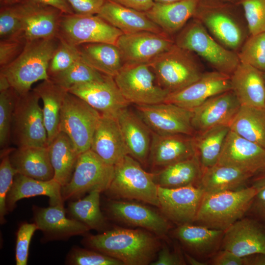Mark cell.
I'll list each match as a JSON object with an SVG mask.
<instances>
[{"label":"cell","mask_w":265,"mask_h":265,"mask_svg":"<svg viewBox=\"0 0 265 265\" xmlns=\"http://www.w3.org/2000/svg\"><path fill=\"white\" fill-rule=\"evenodd\" d=\"M155 236L146 230L115 228L100 234L88 235L83 243L124 265H147L155 261L160 248Z\"/></svg>","instance_id":"obj_1"},{"label":"cell","mask_w":265,"mask_h":265,"mask_svg":"<svg viewBox=\"0 0 265 265\" xmlns=\"http://www.w3.org/2000/svg\"><path fill=\"white\" fill-rule=\"evenodd\" d=\"M225 48L238 53L250 33L243 9L226 0H199L192 17Z\"/></svg>","instance_id":"obj_2"},{"label":"cell","mask_w":265,"mask_h":265,"mask_svg":"<svg viewBox=\"0 0 265 265\" xmlns=\"http://www.w3.org/2000/svg\"><path fill=\"white\" fill-rule=\"evenodd\" d=\"M59 42L57 37L27 41L23 51L16 59L0 68V73L6 76L18 95L30 91L35 82L50 79L49 63Z\"/></svg>","instance_id":"obj_3"},{"label":"cell","mask_w":265,"mask_h":265,"mask_svg":"<svg viewBox=\"0 0 265 265\" xmlns=\"http://www.w3.org/2000/svg\"><path fill=\"white\" fill-rule=\"evenodd\" d=\"M258 190L249 186L236 190L204 193L193 223L225 231L245 216Z\"/></svg>","instance_id":"obj_4"},{"label":"cell","mask_w":265,"mask_h":265,"mask_svg":"<svg viewBox=\"0 0 265 265\" xmlns=\"http://www.w3.org/2000/svg\"><path fill=\"white\" fill-rule=\"evenodd\" d=\"M174 40L175 45L201 56L215 71L230 76L240 63L236 52L220 44L200 22L193 18Z\"/></svg>","instance_id":"obj_5"},{"label":"cell","mask_w":265,"mask_h":265,"mask_svg":"<svg viewBox=\"0 0 265 265\" xmlns=\"http://www.w3.org/2000/svg\"><path fill=\"white\" fill-rule=\"evenodd\" d=\"M194 54L174 44L148 64L158 84L172 93L195 82L204 73Z\"/></svg>","instance_id":"obj_6"},{"label":"cell","mask_w":265,"mask_h":265,"mask_svg":"<svg viewBox=\"0 0 265 265\" xmlns=\"http://www.w3.org/2000/svg\"><path fill=\"white\" fill-rule=\"evenodd\" d=\"M158 186L153 173L146 172L138 161L127 155L114 165L113 177L106 192L114 198L136 200L159 208Z\"/></svg>","instance_id":"obj_7"},{"label":"cell","mask_w":265,"mask_h":265,"mask_svg":"<svg viewBox=\"0 0 265 265\" xmlns=\"http://www.w3.org/2000/svg\"><path fill=\"white\" fill-rule=\"evenodd\" d=\"M101 117L97 110L68 91L61 110L59 132L67 135L80 155L90 149Z\"/></svg>","instance_id":"obj_8"},{"label":"cell","mask_w":265,"mask_h":265,"mask_svg":"<svg viewBox=\"0 0 265 265\" xmlns=\"http://www.w3.org/2000/svg\"><path fill=\"white\" fill-rule=\"evenodd\" d=\"M39 100V96L33 89L18 95L11 130L18 147H48V134Z\"/></svg>","instance_id":"obj_9"},{"label":"cell","mask_w":265,"mask_h":265,"mask_svg":"<svg viewBox=\"0 0 265 265\" xmlns=\"http://www.w3.org/2000/svg\"><path fill=\"white\" fill-rule=\"evenodd\" d=\"M114 170V165L105 162L90 149L80 154L71 179L61 187L63 201L79 198L95 189L106 192Z\"/></svg>","instance_id":"obj_10"},{"label":"cell","mask_w":265,"mask_h":265,"mask_svg":"<svg viewBox=\"0 0 265 265\" xmlns=\"http://www.w3.org/2000/svg\"><path fill=\"white\" fill-rule=\"evenodd\" d=\"M114 79L122 95L130 104L163 103L169 94L158 84L148 64H125Z\"/></svg>","instance_id":"obj_11"},{"label":"cell","mask_w":265,"mask_h":265,"mask_svg":"<svg viewBox=\"0 0 265 265\" xmlns=\"http://www.w3.org/2000/svg\"><path fill=\"white\" fill-rule=\"evenodd\" d=\"M123 33L97 14H63L57 38L75 46L93 43L115 44Z\"/></svg>","instance_id":"obj_12"},{"label":"cell","mask_w":265,"mask_h":265,"mask_svg":"<svg viewBox=\"0 0 265 265\" xmlns=\"http://www.w3.org/2000/svg\"><path fill=\"white\" fill-rule=\"evenodd\" d=\"M138 114L153 132L159 135L182 134L194 136L192 110L173 104L135 105Z\"/></svg>","instance_id":"obj_13"},{"label":"cell","mask_w":265,"mask_h":265,"mask_svg":"<svg viewBox=\"0 0 265 265\" xmlns=\"http://www.w3.org/2000/svg\"><path fill=\"white\" fill-rule=\"evenodd\" d=\"M174 44V38L164 32L146 31L123 33L115 44L125 64H149Z\"/></svg>","instance_id":"obj_14"},{"label":"cell","mask_w":265,"mask_h":265,"mask_svg":"<svg viewBox=\"0 0 265 265\" xmlns=\"http://www.w3.org/2000/svg\"><path fill=\"white\" fill-rule=\"evenodd\" d=\"M204 194L194 185L174 188L158 186L159 208L167 219L178 225L193 223Z\"/></svg>","instance_id":"obj_15"},{"label":"cell","mask_w":265,"mask_h":265,"mask_svg":"<svg viewBox=\"0 0 265 265\" xmlns=\"http://www.w3.org/2000/svg\"><path fill=\"white\" fill-rule=\"evenodd\" d=\"M68 91L103 115L116 117L121 109L131 104L122 95L114 78L107 75L100 80L75 85Z\"/></svg>","instance_id":"obj_16"},{"label":"cell","mask_w":265,"mask_h":265,"mask_svg":"<svg viewBox=\"0 0 265 265\" xmlns=\"http://www.w3.org/2000/svg\"><path fill=\"white\" fill-rule=\"evenodd\" d=\"M15 5L27 41L57 37L63 14L59 9L30 0Z\"/></svg>","instance_id":"obj_17"},{"label":"cell","mask_w":265,"mask_h":265,"mask_svg":"<svg viewBox=\"0 0 265 265\" xmlns=\"http://www.w3.org/2000/svg\"><path fill=\"white\" fill-rule=\"evenodd\" d=\"M217 164L236 168L253 177L265 169V149L230 130Z\"/></svg>","instance_id":"obj_18"},{"label":"cell","mask_w":265,"mask_h":265,"mask_svg":"<svg viewBox=\"0 0 265 265\" xmlns=\"http://www.w3.org/2000/svg\"><path fill=\"white\" fill-rule=\"evenodd\" d=\"M106 210L116 220L143 228L158 237H164L171 228L170 221L161 212L136 202L111 200L107 203Z\"/></svg>","instance_id":"obj_19"},{"label":"cell","mask_w":265,"mask_h":265,"mask_svg":"<svg viewBox=\"0 0 265 265\" xmlns=\"http://www.w3.org/2000/svg\"><path fill=\"white\" fill-rule=\"evenodd\" d=\"M232 90L230 76L216 71L204 72L186 87L169 93L164 103L193 110L210 98Z\"/></svg>","instance_id":"obj_20"},{"label":"cell","mask_w":265,"mask_h":265,"mask_svg":"<svg viewBox=\"0 0 265 265\" xmlns=\"http://www.w3.org/2000/svg\"><path fill=\"white\" fill-rule=\"evenodd\" d=\"M221 248L240 257L265 254V227L244 216L224 231Z\"/></svg>","instance_id":"obj_21"},{"label":"cell","mask_w":265,"mask_h":265,"mask_svg":"<svg viewBox=\"0 0 265 265\" xmlns=\"http://www.w3.org/2000/svg\"><path fill=\"white\" fill-rule=\"evenodd\" d=\"M240 106L232 90L218 94L192 110V127L200 133L216 126H229Z\"/></svg>","instance_id":"obj_22"},{"label":"cell","mask_w":265,"mask_h":265,"mask_svg":"<svg viewBox=\"0 0 265 265\" xmlns=\"http://www.w3.org/2000/svg\"><path fill=\"white\" fill-rule=\"evenodd\" d=\"M196 154L194 136L159 135L152 132L148 160L153 166L163 168Z\"/></svg>","instance_id":"obj_23"},{"label":"cell","mask_w":265,"mask_h":265,"mask_svg":"<svg viewBox=\"0 0 265 265\" xmlns=\"http://www.w3.org/2000/svg\"><path fill=\"white\" fill-rule=\"evenodd\" d=\"M90 150L105 162L114 166L130 155L116 117L101 115Z\"/></svg>","instance_id":"obj_24"},{"label":"cell","mask_w":265,"mask_h":265,"mask_svg":"<svg viewBox=\"0 0 265 265\" xmlns=\"http://www.w3.org/2000/svg\"><path fill=\"white\" fill-rule=\"evenodd\" d=\"M33 218L38 230L52 238H65L85 234L90 229L83 223L66 215L63 205L47 208L34 206Z\"/></svg>","instance_id":"obj_25"},{"label":"cell","mask_w":265,"mask_h":265,"mask_svg":"<svg viewBox=\"0 0 265 265\" xmlns=\"http://www.w3.org/2000/svg\"><path fill=\"white\" fill-rule=\"evenodd\" d=\"M116 118L130 155L145 163L149 158L152 132L138 113L128 106L121 109Z\"/></svg>","instance_id":"obj_26"},{"label":"cell","mask_w":265,"mask_h":265,"mask_svg":"<svg viewBox=\"0 0 265 265\" xmlns=\"http://www.w3.org/2000/svg\"><path fill=\"white\" fill-rule=\"evenodd\" d=\"M224 231L193 223L179 225L174 237L195 257L206 258L214 256L221 248Z\"/></svg>","instance_id":"obj_27"},{"label":"cell","mask_w":265,"mask_h":265,"mask_svg":"<svg viewBox=\"0 0 265 265\" xmlns=\"http://www.w3.org/2000/svg\"><path fill=\"white\" fill-rule=\"evenodd\" d=\"M199 0H181L169 2H154L144 12L164 33L175 36L193 17Z\"/></svg>","instance_id":"obj_28"},{"label":"cell","mask_w":265,"mask_h":265,"mask_svg":"<svg viewBox=\"0 0 265 265\" xmlns=\"http://www.w3.org/2000/svg\"><path fill=\"white\" fill-rule=\"evenodd\" d=\"M230 79L232 90L241 106L265 108V83L263 72L239 63Z\"/></svg>","instance_id":"obj_29"},{"label":"cell","mask_w":265,"mask_h":265,"mask_svg":"<svg viewBox=\"0 0 265 265\" xmlns=\"http://www.w3.org/2000/svg\"><path fill=\"white\" fill-rule=\"evenodd\" d=\"M123 33L139 31L164 32L143 11L106 0L97 14Z\"/></svg>","instance_id":"obj_30"},{"label":"cell","mask_w":265,"mask_h":265,"mask_svg":"<svg viewBox=\"0 0 265 265\" xmlns=\"http://www.w3.org/2000/svg\"><path fill=\"white\" fill-rule=\"evenodd\" d=\"M9 158L17 173L41 181L53 179L48 147H19L11 151Z\"/></svg>","instance_id":"obj_31"},{"label":"cell","mask_w":265,"mask_h":265,"mask_svg":"<svg viewBox=\"0 0 265 265\" xmlns=\"http://www.w3.org/2000/svg\"><path fill=\"white\" fill-rule=\"evenodd\" d=\"M61 187L54 179L41 181L17 173L6 196L7 210L12 211L22 199L40 195L48 196L50 206L63 205Z\"/></svg>","instance_id":"obj_32"},{"label":"cell","mask_w":265,"mask_h":265,"mask_svg":"<svg viewBox=\"0 0 265 265\" xmlns=\"http://www.w3.org/2000/svg\"><path fill=\"white\" fill-rule=\"evenodd\" d=\"M252 178L236 168L216 164L203 170L197 186L204 193L236 190L248 186Z\"/></svg>","instance_id":"obj_33"},{"label":"cell","mask_w":265,"mask_h":265,"mask_svg":"<svg viewBox=\"0 0 265 265\" xmlns=\"http://www.w3.org/2000/svg\"><path fill=\"white\" fill-rule=\"evenodd\" d=\"M82 60L99 72L114 77L125 64L115 44L87 43L77 46Z\"/></svg>","instance_id":"obj_34"},{"label":"cell","mask_w":265,"mask_h":265,"mask_svg":"<svg viewBox=\"0 0 265 265\" xmlns=\"http://www.w3.org/2000/svg\"><path fill=\"white\" fill-rule=\"evenodd\" d=\"M33 90L43 102V115L49 145L59 132L60 112L68 91L50 79Z\"/></svg>","instance_id":"obj_35"},{"label":"cell","mask_w":265,"mask_h":265,"mask_svg":"<svg viewBox=\"0 0 265 265\" xmlns=\"http://www.w3.org/2000/svg\"><path fill=\"white\" fill-rule=\"evenodd\" d=\"M48 149L53 179L62 187L71 179L79 154L72 141L62 132H59L49 145Z\"/></svg>","instance_id":"obj_36"},{"label":"cell","mask_w":265,"mask_h":265,"mask_svg":"<svg viewBox=\"0 0 265 265\" xmlns=\"http://www.w3.org/2000/svg\"><path fill=\"white\" fill-rule=\"evenodd\" d=\"M203 169L197 154L194 157L163 167L153 173L154 180L159 186L178 188L190 185L197 186Z\"/></svg>","instance_id":"obj_37"},{"label":"cell","mask_w":265,"mask_h":265,"mask_svg":"<svg viewBox=\"0 0 265 265\" xmlns=\"http://www.w3.org/2000/svg\"><path fill=\"white\" fill-rule=\"evenodd\" d=\"M230 130L265 149V108L241 106Z\"/></svg>","instance_id":"obj_38"},{"label":"cell","mask_w":265,"mask_h":265,"mask_svg":"<svg viewBox=\"0 0 265 265\" xmlns=\"http://www.w3.org/2000/svg\"><path fill=\"white\" fill-rule=\"evenodd\" d=\"M229 131V126L220 125L194 135L197 154L203 170L217 163Z\"/></svg>","instance_id":"obj_39"},{"label":"cell","mask_w":265,"mask_h":265,"mask_svg":"<svg viewBox=\"0 0 265 265\" xmlns=\"http://www.w3.org/2000/svg\"><path fill=\"white\" fill-rule=\"evenodd\" d=\"M101 192L100 190L95 189L82 199L71 201L68 210L72 218L83 223L90 229L104 230L107 224L100 209Z\"/></svg>","instance_id":"obj_40"},{"label":"cell","mask_w":265,"mask_h":265,"mask_svg":"<svg viewBox=\"0 0 265 265\" xmlns=\"http://www.w3.org/2000/svg\"><path fill=\"white\" fill-rule=\"evenodd\" d=\"M106 76L90 66L80 57L68 69L50 77V79L68 91L75 85L100 80Z\"/></svg>","instance_id":"obj_41"},{"label":"cell","mask_w":265,"mask_h":265,"mask_svg":"<svg viewBox=\"0 0 265 265\" xmlns=\"http://www.w3.org/2000/svg\"><path fill=\"white\" fill-rule=\"evenodd\" d=\"M237 53L240 63L265 72V32L250 35Z\"/></svg>","instance_id":"obj_42"},{"label":"cell","mask_w":265,"mask_h":265,"mask_svg":"<svg viewBox=\"0 0 265 265\" xmlns=\"http://www.w3.org/2000/svg\"><path fill=\"white\" fill-rule=\"evenodd\" d=\"M18 94L11 87L0 92V145L5 146L11 133L13 115Z\"/></svg>","instance_id":"obj_43"},{"label":"cell","mask_w":265,"mask_h":265,"mask_svg":"<svg viewBox=\"0 0 265 265\" xmlns=\"http://www.w3.org/2000/svg\"><path fill=\"white\" fill-rule=\"evenodd\" d=\"M58 39L59 40L58 45L49 65V77L66 70L80 58L77 46H73L62 39Z\"/></svg>","instance_id":"obj_44"},{"label":"cell","mask_w":265,"mask_h":265,"mask_svg":"<svg viewBox=\"0 0 265 265\" xmlns=\"http://www.w3.org/2000/svg\"><path fill=\"white\" fill-rule=\"evenodd\" d=\"M22 38H25L23 26L15 5L0 6V40Z\"/></svg>","instance_id":"obj_45"},{"label":"cell","mask_w":265,"mask_h":265,"mask_svg":"<svg viewBox=\"0 0 265 265\" xmlns=\"http://www.w3.org/2000/svg\"><path fill=\"white\" fill-rule=\"evenodd\" d=\"M250 35L265 32V0H239Z\"/></svg>","instance_id":"obj_46"},{"label":"cell","mask_w":265,"mask_h":265,"mask_svg":"<svg viewBox=\"0 0 265 265\" xmlns=\"http://www.w3.org/2000/svg\"><path fill=\"white\" fill-rule=\"evenodd\" d=\"M67 261L72 265H124L121 261L100 252L80 247L72 248Z\"/></svg>","instance_id":"obj_47"},{"label":"cell","mask_w":265,"mask_h":265,"mask_svg":"<svg viewBox=\"0 0 265 265\" xmlns=\"http://www.w3.org/2000/svg\"><path fill=\"white\" fill-rule=\"evenodd\" d=\"M10 150H5L1 154L0 164V221L2 224L5 222L4 216L8 211L6 205L7 195L12 185L15 175L17 173L10 160Z\"/></svg>","instance_id":"obj_48"},{"label":"cell","mask_w":265,"mask_h":265,"mask_svg":"<svg viewBox=\"0 0 265 265\" xmlns=\"http://www.w3.org/2000/svg\"><path fill=\"white\" fill-rule=\"evenodd\" d=\"M38 226L33 223H24L19 227L17 233L15 258L17 265L27 264L29 247L31 238Z\"/></svg>","instance_id":"obj_49"},{"label":"cell","mask_w":265,"mask_h":265,"mask_svg":"<svg viewBox=\"0 0 265 265\" xmlns=\"http://www.w3.org/2000/svg\"><path fill=\"white\" fill-rule=\"evenodd\" d=\"M27 41L25 38L0 40V67L13 62L22 53Z\"/></svg>","instance_id":"obj_50"},{"label":"cell","mask_w":265,"mask_h":265,"mask_svg":"<svg viewBox=\"0 0 265 265\" xmlns=\"http://www.w3.org/2000/svg\"><path fill=\"white\" fill-rule=\"evenodd\" d=\"M245 216L257 221L265 227V187L259 189L254 196Z\"/></svg>","instance_id":"obj_51"},{"label":"cell","mask_w":265,"mask_h":265,"mask_svg":"<svg viewBox=\"0 0 265 265\" xmlns=\"http://www.w3.org/2000/svg\"><path fill=\"white\" fill-rule=\"evenodd\" d=\"M106 0H67L74 12L78 14L96 15Z\"/></svg>","instance_id":"obj_52"},{"label":"cell","mask_w":265,"mask_h":265,"mask_svg":"<svg viewBox=\"0 0 265 265\" xmlns=\"http://www.w3.org/2000/svg\"><path fill=\"white\" fill-rule=\"evenodd\" d=\"M151 265H185L183 259L177 253L171 251L167 247H160L158 251L157 260Z\"/></svg>","instance_id":"obj_53"},{"label":"cell","mask_w":265,"mask_h":265,"mask_svg":"<svg viewBox=\"0 0 265 265\" xmlns=\"http://www.w3.org/2000/svg\"><path fill=\"white\" fill-rule=\"evenodd\" d=\"M211 263L214 265H243V258L221 249L213 256Z\"/></svg>","instance_id":"obj_54"},{"label":"cell","mask_w":265,"mask_h":265,"mask_svg":"<svg viewBox=\"0 0 265 265\" xmlns=\"http://www.w3.org/2000/svg\"><path fill=\"white\" fill-rule=\"evenodd\" d=\"M123 6L140 11L148 10L153 5V0H109Z\"/></svg>","instance_id":"obj_55"},{"label":"cell","mask_w":265,"mask_h":265,"mask_svg":"<svg viewBox=\"0 0 265 265\" xmlns=\"http://www.w3.org/2000/svg\"><path fill=\"white\" fill-rule=\"evenodd\" d=\"M31 1L52 6L60 11L64 14L75 13L73 9L68 3L67 0H30Z\"/></svg>","instance_id":"obj_56"},{"label":"cell","mask_w":265,"mask_h":265,"mask_svg":"<svg viewBox=\"0 0 265 265\" xmlns=\"http://www.w3.org/2000/svg\"><path fill=\"white\" fill-rule=\"evenodd\" d=\"M243 265H265V254L257 253L243 257Z\"/></svg>","instance_id":"obj_57"},{"label":"cell","mask_w":265,"mask_h":265,"mask_svg":"<svg viewBox=\"0 0 265 265\" xmlns=\"http://www.w3.org/2000/svg\"><path fill=\"white\" fill-rule=\"evenodd\" d=\"M250 183V186L258 189L265 187V169L254 176Z\"/></svg>","instance_id":"obj_58"},{"label":"cell","mask_w":265,"mask_h":265,"mask_svg":"<svg viewBox=\"0 0 265 265\" xmlns=\"http://www.w3.org/2000/svg\"><path fill=\"white\" fill-rule=\"evenodd\" d=\"M10 88L11 86L7 78L0 73V92L7 90Z\"/></svg>","instance_id":"obj_59"},{"label":"cell","mask_w":265,"mask_h":265,"mask_svg":"<svg viewBox=\"0 0 265 265\" xmlns=\"http://www.w3.org/2000/svg\"><path fill=\"white\" fill-rule=\"evenodd\" d=\"M186 259L187 263L192 265H205L206 263L199 261L195 257H193L188 254L185 253Z\"/></svg>","instance_id":"obj_60"},{"label":"cell","mask_w":265,"mask_h":265,"mask_svg":"<svg viewBox=\"0 0 265 265\" xmlns=\"http://www.w3.org/2000/svg\"><path fill=\"white\" fill-rule=\"evenodd\" d=\"M26 0H0V6H11L19 4Z\"/></svg>","instance_id":"obj_61"},{"label":"cell","mask_w":265,"mask_h":265,"mask_svg":"<svg viewBox=\"0 0 265 265\" xmlns=\"http://www.w3.org/2000/svg\"><path fill=\"white\" fill-rule=\"evenodd\" d=\"M180 0H153V1L155 2H159V3H169V2H176V1H178Z\"/></svg>","instance_id":"obj_62"},{"label":"cell","mask_w":265,"mask_h":265,"mask_svg":"<svg viewBox=\"0 0 265 265\" xmlns=\"http://www.w3.org/2000/svg\"><path fill=\"white\" fill-rule=\"evenodd\" d=\"M234 3H238L239 0H226Z\"/></svg>","instance_id":"obj_63"},{"label":"cell","mask_w":265,"mask_h":265,"mask_svg":"<svg viewBox=\"0 0 265 265\" xmlns=\"http://www.w3.org/2000/svg\"><path fill=\"white\" fill-rule=\"evenodd\" d=\"M263 75H264V80H265V72H263Z\"/></svg>","instance_id":"obj_64"}]
</instances>
